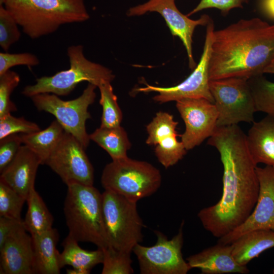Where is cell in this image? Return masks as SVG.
Listing matches in <instances>:
<instances>
[{"label": "cell", "instance_id": "obj_16", "mask_svg": "<svg viewBox=\"0 0 274 274\" xmlns=\"http://www.w3.org/2000/svg\"><path fill=\"white\" fill-rule=\"evenodd\" d=\"M26 232L19 231L0 248L1 273H36L32 238Z\"/></svg>", "mask_w": 274, "mask_h": 274}, {"label": "cell", "instance_id": "obj_26", "mask_svg": "<svg viewBox=\"0 0 274 274\" xmlns=\"http://www.w3.org/2000/svg\"><path fill=\"white\" fill-rule=\"evenodd\" d=\"M111 83L110 82H103L98 87L100 94L99 104L102 108L101 127L119 126L122 120V113Z\"/></svg>", "mask_w": 274, "mask_h": 274}, {"label": "cell", "instance_id": "obj_28", "mask_svg": "<svg viewBox=\"0 0 274 274\" xmlns=\"http://www.w3.org/2000/svg\"><path fill=\"white\" fill-rule=\"evenodd\" d=\"M178 122L173 115L160 111L156 114L146 126L148 134L146 143L148 145L156 146L161 140L171 135H178L176 128Z\"/></svg>", "mask_w": 274, "mask_h": 274}, {"label": "cell", "instance_id": "obj_40", "mask_svg": "<svg viewBox=\"0 0 274 274\" xmlns=\"http://www.w3.org/2000/svg\"><path fill=\"white\" fill-rule=\"evenodd\" d=\"M264 73H269L274 74V59L268 64L263 71Z\"/></svg>", "mask_w": 274, "mask_h": 274}, {"label": "cell", "instance_id": "obj_41", "mask_svg": "<svg viewBox=\"0 0 274 274\" xmlns=\"http://www.w3.org/2000/svg\"><path fill=\"white\" fill-rule=\"evenodd\" d=\"M272 273L274 274V269L272 270Z\"/></svg>", "mask_w": 274, "mask_h": 274}, {"label": "cell", "instance_id": "obj_39", "mask_svg": "<svg viewBox=\"0 0 274 274\" xmlns=\"http://www.w3.org/2000/svg\"><path fill=\"white\" fill-rule=\"evenodd\" d=\"M261 5L264 12L274 19V0H262Z\"/></svg>", "mask_w": 274, "mask_h": 274}, {"label": "cell", "instance_id": "obj_7", "mask_svg": "<svg viewBox=\"0 0 274 274\" xmlns=\"http://www.w3.org/2000/svg\"><path fill=\"white\" fill-rule=\"evenodd\" d=\"M102 204L109 247L131 253L143 241L145 226L138 212L137 201L105 190Z\"/></svg>", "mask_w": 274, "mask_h": 274}, {"label": "cell", "instance_id": "obj_4", "mask_svg": "<svg viewBox=\"0 0 274 274\" xmlns=\"http://www.w3.org/2000/svg\"><path fill=\"white\" fill-rule=\"evenodd\" d=\"M63 212L68 234L78 242L109 247L103 217L102 193L93 185H67Z\"/></svg>", "mask_w": 274, "mask_h": 274}, {"label": "cell", "instance_id": "obj_5", "mask_svg": "<svg viewBox=\"0 0 274 274\" xmlns=\"http://www.w3.org/2000/svg\"><path fill=\"white\" fill-rule=\"evenodd\" d=\"M81 45L67 48L70 68L56 73L51 76H43L33 85H27L22 94L26 97L44 93L65 96L69 94L78 84L84 81L98 87L103 82H112L115 78L110 68L87 59Z\"/></svg>", "mask_w": 274, "mask_h": 274}, {"label": "cell", "instance_id": "obj_31", "mask_svg": "<svg viewBox=\"0 0 274 274\" xmlns=\"http://www.w3.org/2000/svg\"><path fill=\"white\" fill-rule=\"evenodd\" d=\"M26 198L0 180V217L21 220Z\"/></svg>", "mask_w": 274, "mask_h": 274}, {"label": "cell", "instance_id": "obj_8", "mask_svg": "<svg viewBox=\"0 0 274 274\" xmlns=\"http://www.w3.org/2000/svg\"><path fill=\"white\" fill-rule=\"evenodd\" d=\"M96 88L88 83L80 96L70 100L49 93L38 94L30 98L39 111L54 115L64 130L76 138L86 149L90 140L86 129V122L91 117L88 109L94 101Z\"/></svg>", "mask_w": 274, "mask_h": 274}, {"label": "cell", "instance_id": "obj_30", "mask_svg": "<svg viewBox=\"0 0 274 274\" xmlns=\"http://www.w3.org/2000/svg\"><path fill=\"white\" fill-rule=\"evenodd\" d=\"M102 274H130L133 273L131 253L111 247L104 249Z\"/></svg>", "mask_w": 274, "mask_h": 274}, {"label": "cell", "instance_id": "obj_32", "mask_svg": "<svg viewBox=\"0 0 274 274\" xmlns=\"http://www.w3.org/2000/svg\"><path fill=\"white\" fill-rule=\"evenodd\" d=\"M20 81L18 74L11 70L0 75V117L17 111V107L10 96Z\"/></svg>", "mask_w": 274, "mask_h": 274}, {"label": "cell", "instance_id": "obj_38", "mask_svg": "<svg viewBox=\"0 0 274 274\" xmlns=\"http://www.w3.org/2000/svg\"><path fill=\"white\" fill-rule=\"evenodd\" d=\"M22 229H26L23 220L0 217V248L8 238Z\"/></svg>", "mask_w": 274, "mask_h": 274}, {"label": "cell", "instance_id": "obj_33", "mask_svg": "<svg viewBox=\"0 0 274 274\" xmlns=\"http://www.w3.org/2000/svg\"><path fill=\"white\" fill-rule=\"evenodd\" d=\"M18 24L4 5H0V46L7 52L21 36Z\"/></svg>", "mask_w": 274, "mask_h": 274}, {"label": "cell", "instance_id": "obj_1", "mask_svg": "<svg viewBox=\"0 0 274 274\" xmlns=\"http://www.w3.org/2000/svg\"><path fill=\"white\" fill-rule=\"evenodd\" d=\"M208 144L220 156L223 191L218 202L200 210L197 216L206 230L220 238L242 224L253 210L259 191L257 165L238 125L217 127Z\"/></svg>", "mask_w": 274, "mask_h": 274}, {"label": "cell", "instance_id": "obj_36", "mask_svg": "<svg viewBox=\"0 0 274 274\" xmlns=\"http://www.w3.org/2000/svg\"><path fill=\"white\" fill-rule=\"evenodd\" d=\"M40 63L39 58L30 53H0V75L10 70V68L19 65L33 66Z\"/></svg>", "mask_w": 274, "mask_h": 274}, {"label": "cell", "instance_id": "obj_11", "mask_svg": "<svg viewBox=\"0 0 274 274\" xmlns=\"http://www.w3.org/2000/svg\"><path fill=\"white\" fill-rule=\"evenodd\" d=\"M206 33L203 52L199 63L191 74L177 85L163 87L146 83V86L135 89L138 92H156L158 94L153 99L160 104L177 101L185 98H203L214 104L209 87V62L211 47L215 30L214 23L211 19L206 26Z\"/></svg>", "mask_w": 274, "mask_h": 274}, {"label": "cell", "instance_id": "obj_9", "mask_svg": "<svg viewBox=\"0 0 274 274\" xmlns=\"http://www.w3.org/2000/svg\"><path fill=\"white\" fill-rule=\"evenodd\" d=\"M209 87L218 112L217 127L254 122L257 111L248 79L230 77L210 80Z\"/></svg>", "mask_w": 274, "mask_h": 274}, {"label": "cell", "instance_id": "obj_13", "mask_svg": "<svg viewBox=\"0 0 274 274\" xmlns=\"http://www.w3.org/2000/svg\"><path fill=\"white\" fill-rule=\"evenodd\" d=\"M148 12H157L162 16L172 35L182 41L187 54L189 67L194 70L197 64L192 53L193 35L197 26H207L211 18L203 14L197 20L191 19L179 10L175 0H149L130 8L126 14L129 17L137 16Z\"/></svg>", "mask_w": 274, "mask_h": 274}, {"label": "cell", "instance_id": "obj_25", "mask_svg": "<svg viewBox=\"0 0 274 274\" xmlns=\"http://www.w3.org/2000/svg\"><path fill=\"white\" fill-rule=\"evenodd\" d=\"M26 201L28 208L23 220L26 230L32 235L51 229L53 217L35 186L31 188Z\"/></svg>", "mask_w": 274, "mask_h": 274}, {"label": "cell", "instance_id": "obj_6", "mask_svg": "<svg viewBox=\"0 0 274 274\" xmlns=\"http://www.w3.org/2000/svg\"><path fill=\"white\" fill-rule=\"evenodd\" d=\"M161 181L158 168L148 162L128 157L107 164L101 177L105 190L137 202L155 193Z\"/></svg>", "mask_w": 274, "mask_h": 274}, {"label": "cell", "instance_id": "obj_17", "mask_svg": "<svg viewBox=\"0 0 274 274\" xmlns=\"http://www.w3.org/2000/svg\"><path fill=\"white\" fill-rule=\"evenodd\" d=\"M191 268H198L203 274L249 272L247 266L239 264L232 255L231 244L218 243L186 259Z\"/></svg>", "mask_w": 274, "mask_h": 274}, {"label": "cell", "instance_id": "obj_10", "mask_svg": "<svg viewBox=\"0 0 274 274\" xmlns=\"http://www.w3.org/2000/svg\"><path fill=\"white\" fill-rule=\"evenodd\" d=\"M184 221L179 231L170 239L160 231L154 232L157 237L156 243L152 246H144L140 244L133 248L139 262L141 274H186L191 269L183 257Z\"/></svg>", "mask_w": 274, "mask_h": 274}, {"label": "cell", "instance_id": "obj_15", "mask_svg": "<svg viewBox=\"0 0 274 274\" xmlns=\"http://www.w3.org/2000/svg\"><path fill=\"white\" fill-rule=\"evenodd\" d=\"M256 172L259 191L253 210L242 224L219 238L218 243L231 244L241 236L253 230H274V167L257 166Z\"/></svg>", "mask_w": 274, "mask_h": 274}, {"label": "cell", "instance_id": "obj_21", "mask_svg": "<svg viewBox=\"0 0 274 274\" xmlns=\"http://www.w3.org/2000/svg\"><path fill=\"white\" fill-rule=\"evenodd\" d=\"M232 255L240 265L247 264L267 249L274 247V230L259 229L246 233L231 244Z\"/></svg>", "mask_w": 274, "mask_h": 274}, {"label": "cell", "instance_id": "obj_22", "mask_svg": "<svg viewBox=\"0 0 274 274\" xmlns=\"http://www.w3.org/2000/svg\"><path fill=\"white\" fill-rule=\"evenodd\" d=\"M78 242L69 234L64 239L63 249L60 253L61 267L70 265L82 270L84 274L90 273L95 266L102 263L103 250L98 248L93 251L84 250L78 245Z\"/></svg>", "mask_w": 274, "mask_h": 274}, {"label": "cell", "instance_id": "obj_35", "mask_svg": "<svg viewBox=\"0 0 274 274\" xmlns=\"http://www.w3.org/2000/svg\"><path fill=\"white\" fill-rule=\"evenodd\" d=\"M22 144L20 134H13L0 139V173L13 161Z\"/></svg>", "mask_w": 274, "mask_h": 274}, {"label": "cell", "instance_id": "obj_18", "mask_svg": "<svg viewBox=\"0 0 274 274\" xmlns=\"http://www.w3.org/2000/svg\"><path fill=\"white\" fill-rule=\"evenodd\" d=\"M40 164L39 157L27 146L22 145L13 161L1 173L0 180L27 199L31 188L35 186Z\"/></svg>", "mask_w": 274, "mask_h": 274}, {"label": "cell", "instance_id": "obj_2", "mask_svg": "<svg viewBox=\"0 0 274 274\" xmlns=\"http://www.w3.org/2000/svg\"><path fill=\"white\" fill-rule=\"evenodd\" d=\"M273 59L274 24L259 18L241 19L214 30L209 79H249L262 75Z\"/></svg>", "mask_w": 274, "mask_h": 274}, {"label": "cell", "instance_id": "obj_34", "mask_svg": "<svg viewBox=\"0 0 274 274\" xmlns=\"http://www.w3.org/2000/svg\"><path fill=\"white\" fill-rule=\"evenodd\" d=\"M41 130L36 123L24 117H16L11 113L0 117V139L13 134H29Z\"/></svg>", "mask_w": 274, "mask_h": 274}, {"label": "cell", "instance_id": "obj_14", "mask_svg": "<svg viewBox=\"0 0 274 274\" xmlns=\"http://www.w3.org/2000/svg\"><path fill=\"white\" fill-rule=\"evenodd\" d=\"M176 106L185 123L181 141L187 150L199 146L213 134L218 116L214 103L203 98H185L177 100Z\"/></svg>", "mask_w": 274, "mask_h": 274}, {"label": "cell", "instance_id": "obj_19", "mask_svg": "<svg viewBox=\"0 0 274 274\" xmlns=\"http://www.w3.org/2000/svg\"><path fill=\"white\" fill-rule=\"evenodd\" d=\"M246 139L254 162L274 167V117L267 115L254 121Z\"/></svg>", "mask_w": 274, "mask_h": 274}, {"label": "cell", "instance_id": "obj_23", "mask_svg": "<svg viewBox=\"0 0 274 274\" xmlns=\"http://www.w3.org/2000/svg\"><path fill=\"white\" fill-rule=\"evenodd\" d=\"M64 132L65 130L61 125L55 120L44 130L29 134H20L22 144L39 157L42 164H45Z\"/></svg>", "mask_w": 274, "mask_h": 274}, {"label": "cell", "instance_id": "obj_20", "mask_svg": "<svg viewBox=\"0 0 274 274\" xmlns=\"http://www.w3.org/2000/svg\"><path fill=\"white\" fill-rule=\"evenodd\" d=\"M31 236L36 273H60L62 267L60 253L56 248L59 236L57 229L52 228Z\"/></svg>", "mask_w": 274, "mask_h": 274}, {"label": "cell", "instance_id": "obj_37", "mask_svg": "<svg viewBox=\"0 0 274 274\" xmlns=\"http://www.w3.org/2000/svg\"><path fill=\"white\" fill-rule=\"evenodd\" d=\"M248 0H201L198 4L186 15L189 17L206 9L215 8L219 10L222 15H227L235 8H243Z\"/></svg>", "mask_w": 274, "mask_h": 274}, {"label": "cell", "instance_id": "obj_3", "mask_svg": "<svg viewBox=\"0 0 274 274\" xmlns=\"http://www.w3.org/2000/svg\"><path fill=\"white\" fill-rule=\"evenodd\" d=\"M2 5L32 39L51 34L62 25L90 18L84 0H0Z\"/></svg>", "mask_w": 274, "mask_h": 274}, {"label": "cell", "instance_id": "obj_27", "mask_svg": "<svg viewBox=\"0 0 274 274\" xmlns=\"http://www.w3.org/2000/svg\"><path fill=\"white\" fill-rule=\"evenodd\" d=\"M257 112L274 117V83L262 75L248 79Z\"/></svg>", "mask_w": 274, "mask_h": 274}, {"label": "cell", "instance_id": "obj_12", "mask_svg": "<svg viewBox=\"0 0 274 274\" xmlns=\"http://www.w3.org/2000/svg\"><path fill=\"white\" fill-rule=\"evenodd\" d=\"M85 149L72 134L65 132L45 164L67 185L80 183L93 185L94 169Z\"/></svg>", "mask_w": 274, "mask_h": 274}, {"label": "cell", "instance_id": "obj_24", "mask_svg": "<svg viewBox=\"0 0 274 274\" xmlns=\"http://www.w3.org/2000/svg\"><path fill=\"white\" fill-rule=\"evenodd\" d=\"M89 138L104 149L112 160L128 157L127 152L131 144L127 132L121 125L111 127L100 126L89 134Z\"/></svg>", "mask_w": 274, "mask_h": 274}, {"label": "cell", "instance_id": "obj_29", "mask_svg": "<svg viewBox=\"0 0 274 274\" xmlns=\"http://www.w3.org/2000/svg\"><path fill=\"white\" fill-rule=\"evenodd\" d=\"M178 135L174 134L165 138L155 146V155L165 168L176 164L187 153L183 143L177 140Z\"/></svg>", "mask_w": 274, "mask_h": 274}]
</instances>
